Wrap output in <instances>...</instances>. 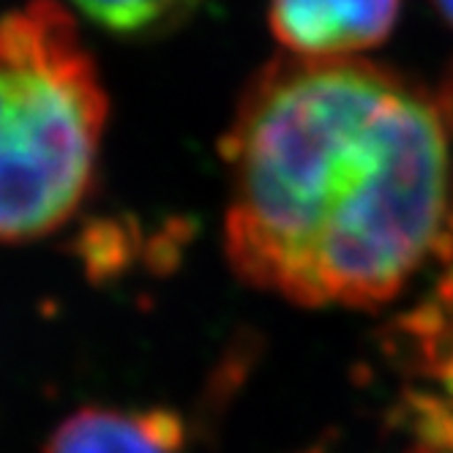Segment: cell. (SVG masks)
<instances>
[{
  "mask_svg": "<svg viewBox=\"0 0 453 453\" xmlns=\"http://www.w3.org/2000/svg\"><path fill=\"white\" fill-rule=\"evenodd\" d=\"M450 134L440 99L369 60L268 63L221 140L226 260L298 306L394 301L453 243Z\"/></svg>",
  "mask_w": 453,
  "mask_h": 453,
  "instance_id": "cell-1",
  "label": "cell"
},
{
  "mask_svg": "<svg viewBox=\"0 0 453 453\" xmlns=\"http://www.w3.org/2000/svg\"><path fill=\"white\" fill-rule=\"evenodd\" d=\"M107 90L72 14L27 0L0 17V243L50 235L88 197Z\"/></svg>",
  "mask_w": 453,
  "mask_h": 453,
  "instance_id": "cell-2",
  "label": "cell"
},
{
  "mask_svg": "<svg viewBox=\"0 0 453 453\" xmlns=\"http://www.w3.org/2000/svg\"><path fill=\"white\" fill-rule=\"evenodd\" d=\"M402 0H271V30L298 58H355L382 44Z\"/></svg>",
  "mask_w": 453,
  "mask_h": 453,
  "instance_id": "cell-3",
  "label": "cell"
},
{
  "mask_svg": "<svg viewBox=\"0 0 453 453\" xmlns=\"http://www.w3.org/2000/svg\"><path fill=\"white\" fill-rule=\"evenodd\" d=\"M183 442L173 410L85 407L63 420L42 453H180Z\"/></svg>",
  "mask_w": 453,
  "mask_h": 453,
  "instance_id": "cell-4",
  "label": "cell"
},
{
  "mask_svg": "<svg viewBox=\"0 0 453 453\" xmlns=\"http://www.w3.org/2000/svg\"><path fill=\"white\" fill-rule=\"evenodd\" d=\"M99 27L120 36H148L180 25L203 0H72Z\"/></svg>",
  "mask_w": 453,
  "mask_h": 453,
  "instance_id": "cell-5",
  "label": "cell"
},
{
  "mask_svg": "<svg viewBox=\"0 0 453 453\" xmlns=\"http://www.w3.org/2000/svg\"><path fill=\"white\" fill-rule=\"evenodd\" d=\"M415 410V445L410 453H453V407L437 396H420Z\"/></svg>",
  "mask_w": 453,
  "mask_h": 453,
  "instance_id": "cell-6",
  "label": "cell"
},
{
  "mask_svg": "<svg viewBox=\"0 0 453 453\" xmlns=\"http://www.w3.org/2000/svg\"><path fill=\"white\" fill-rule=\"evenodd\" d=\"M415 334L424 342V352L429 355L434 374L442 382V402L453 407V322H448L442 331H434L426 322H420V326L415 322Z\"/></svg>",
  "mask_w": 453,
  "mask_h": 453,
  "instance_id": "cell-7",
  "label": "cell"
},
{
  "mask_svg": "<svg viewBox=\"0 0 453 453\" xmlns=\"http://www.w3.org/2000/svg\"><path fill=\"white\" fill-rule=\"evenodd\" d=\"M440 107H442L445 120H448L450 132H453V74H450V80H448V85H445L442 96H440Z\"/></svg>",
  "mask_w": 453,
  "mask_h": 453,
  "instance_id": "cell-8",
  "label": "cell"
},
{
  "mask_svg": "<svg viewBox=\"0 0 453 453\" xmlns=\"http://www.w3.org/2000/svg\"><path fill=\"white\" fill-rule=\"evenodd\" d=\"M434 6L440 9V14L453 25V0H434Z\"/></svg>",
  "mask_w": 453,
  "mask_h": 453,
  "instance_id": "cell-9",
  "label": "cell"
}]
</instances>
